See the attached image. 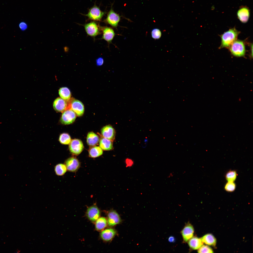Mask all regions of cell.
<instances>
[{"label": "cell", "mask_w": 253, "mask_h": 253, "mask_svg": "<svg viewBox=\"0 0 253 253\" xmlns=\"http://www.w3.org/2000/svg\"><path fill=\"white\" fill-rule=\"evenodd\" d=\"M240 32L232 28L225 32L221 36V44L220 48L229 47L236 40Z\"/></svg>", "instance_id": "cell-1"}, {"label": "cell", "mask_w": 253, "mask_h": 253, "mask_svg": "<svg viewBox=\"0 0 253 253\" xmlns=\"http://www.w3.org/2000/svg\"><path fill=\"white\" fill-rule=\"evenodd\" d=\"M230 50L234 56L242 57L245 56V47L244 42L240 40H236L229 47Z\"/></svg>", "instance_id": "cell-2"}, {"label": "cell", "mask_w": 253, "mask_h": 253, "mask_svg": "<svg viewBox=\"0 0 253 253\" xmlns=\"http://www.w3.org/2000/svg\"><path fill=\"white\" fill-rule=\"evenodd\" d=\"M69 109L72 110L78 116H81L84 112L83 104L79 100L72 98L68 101Z\"/></svg>", "instance_id": "cell-3"}, {"label": "cell", "mask_w": 253, "mask_h": 253, "mask_svg": "<svg viewBox=\"0 0 253 253\" xmlns=\"http://www.w3.org/2000/svg\"><path fill=\"white\" fill-rule=\"evenodd\" d=\"M106 219L108 225L110 227L120 224L122 222L119 214L116 211L113 209L110 210L108 212Z\"/></svg>", "instance_id": "cell-4"}, {"label": "cell", "mask_w": 253, "mask_h": 253, "mask_svg": "<svg viewBox=\"0 0 253 253\" xmlns=\"http://www.w3.org/2000/svg\"><path fill=\"white\" fill-rule=\"evenodd\" d=\"M69 144V150L73 155H78L81 153L84 149L82 142L78 139H75L71 140Z\"/></svg>", "instance_id": "cell-5"}, {"label": "cell", "mask_w": 253, "mask_h": 253, "mask_svg": "<svg viewBox=\"0 0 253 253\" xmlns=\"http://www.w3.org/2000/svg\"><path fill=\"white\" fill-rule=\"evenodd\" d=\"M60 119L61 123L64 125H68L72 123L75 120L76 114L71 109H68L63 112Z\"/></svg>", "instance_id": "cell-6"}, {"label": "cell", "mask_w": 253, "mask_h": 253, "mask_svg": "<svg viewBox=\"0 0 253 253\" xmlns=\"http://www.w3.org/2000/svg\"><path fill=\"white\" fill-rule=\"evenodd\" d=\"M120 19V16L115 13L112 8L108 14L106 21L112 26L116 28L118 26Z\"/></svg>", "instance_id": "cell-7"}, {"label": "cell", "mask_w": 253, "mask_h": 253, "mask_svg": "<svg viewBox=\"0 0 253 253\" xmlns=\"http://www.w3.org/2000/svg\"><path fill=\"white\" fill-rule=\"evenodd\" d=\"M100 212L99 209L95 205L89 207L87 209L86 216L88 219L92 222H94L99 217Z\"/></svg>", "instance_id": "cell-8"}, {"label": "cell", "mask_w": 253, "mask_h": 253, "mask_svg": "<svg viewBox=\"0 0 253 253\" xmlns=\"http://www.w3.org/2000/svg\"><path fill=\"white\" fill-rule=\"evenodd\" d=\"M65 163L67 170L71 172H76L81 166L80 163L78 160L73 157L68 158L66 160Z\"/></svg>", "instance_id": "cell-9"}, {"label": "cell", "mask_w": 253, "mask_h": 253, "mask_svg": "<svg viewBox=\"0 0 253 253\" xmlns=\"http://www.w3.org/2000/svg\"><path fill=\"white\" fill-rule=\"evenodd\" d=\"M104 14L98 7L94 6L89 10L88 13L85 15L89 18L95 21H100Z\"/></svg>", "instance_id": "cell-10"}, {"label": "cell", "mask_w": 253, "mask_h": 253, "mask_svg": "<svg viewBox=\"0 0 253 253\" xmlns=\"http://www.w3.org/2000/svg\"><path fill=\"white\" fill-rule=\"evenodd\" d=\"M53 107L55 110L57 112H63L69 109L68 101L58 97L56 99L53 103Z\"/></svg>", "instance_id": "cell-11"}, {"label": "cell", "mask_w": 253, "mask_h": 253, "mask_svg": "<svg viewBox=\"0 0 253 253\" xmlns=\"http://www.w3.org/2000/svg\"><path fill=\"white\" fill-rule=\"evenodd\" d=\"M101 134L103 137L112 141L115 139V132L112 126L108 125L103 127L101 130Z\"/></svg>", "instance_id": "cell-12"}, {"label": "cell", "mask_w": 253, "mask_h": 253, "mask_svg": "<svg viewBox=\"0 0 253 253\" xmlns=\"http://www.w3.org/2000/svg\"><path fill=\"white\" fill-rule=\"evenodd\" d=\"M194 231L193 226L189 223H187L181 232L184 242H186L193 237Z\"/></svg>", "instance_id": "cell-13"}, {"label": "cell", "mask_w": 253, "mask_h": 253, "mask_svg": "<svg viewBox=\"0 0 253 253\" xmlns=\"http://www.w3.org/2000/svg\"><path fill=\"white\" fill-rule=\"evenodd\" d=\"M117 232L114 229L109 228L102 231L100 234V237L103 241L108 242L112 240L116 235Z\"/></svg>", "instance_id": "cell-14"}, {"label": "cell", "mask_w": 253, "mask_h": 253, "mask_svg": "<svg viewBox=\"0 0 253 253\" xmlns=\"http://www.w3.org/2000/svg\"><path fill=\"white\" fill-rule=\"evenodd\" d=\"M84 27L87 33L89 36L94 37L100 33L99 29L97 24L93 22L85 25Z\"/></svg>", "instance_id": "cell-15"}, {"label": "cell", "mask_w": 253, "mask_h": 253, "mask_svg": "<svg viewBox=\"0 0 253 253\" xmlns=\"http://www.w3.org/2000/svg\"><path fill=\"white\" fill-rule=\"evenodd\" d=\"M237 14L238 19L241 22L243 23L246 22L249 17V10L246 6L242 7L238 10Z\"/></svg>", "instance_id": "cell-16"}, {"label": "cell", "mask_w": 253, "mask_h": 253, "mask_svg": "<svg viewBox=\"0 0 253 253\" xmlns=\"http://www.w3.org/2000/svg\"><path fill=\"white\" fill-rule=\"evenodd\" d=\"M102 30L103 32L102 39L109 43H111L115 35L113 30L110 27H106L102 28Z\"/></svg>", "instance_id": "cell-17"}, {"label": "cell", "mask_w": 253, "mask_h": 253, "mask_svg": "<svg viewBox=\"0 0 253 253\" xmlns=\"http://www.w3.org/2000/svg\"><path fill=\"white\" fill-rule=\"evenodd\" d=\"M188 241L190 247L193 250L198 249L203 246L204 243L201 238L195 236L193 237Z\"/></svg>", "instance_id": "cell-18"}, {"label": "cell", "mask_w": 253, "mask_h": 253, "mask_svg": "<svg viewBox=\"0 0 253 253\" xmlns=\"http://www.w3.org/2000/svg\"><path fill=\"white\" fill-rule=\"evenodd\" d=\"M86 141L89 145L93 146L98 143L100 139L99 136L97 134L93 132H90L88 134Z\"/></svg>", "instance_id": "cell-19"}, {"label": "cell", "mask_w": 253, "mask_h": 253, "mask_svg": "<svg viewBox=\"0 0 253 253\" xmlns=\"http://www.w3.org/2000/svg\"><path fill=\"white\" fill-rule=\"evenodd\" d=\"M99 145L102 149L104 150H110L113 148L112 141L104 137L100 139Z\"/></svg>", "instance_id": "cell-20"}, {"label": "cell", "mask_w": 253, "mask_h": 253, "mask_svg": "<svg viewBox=\"0 0 253 253\" xmlns=\"http://www.w3.org/2000/svg\"><path fill=\"white\" fill-rule=\"evenodd\" d=\"M108 225L107 219L104 217H99L95 221V227L98 231H102Z\"/></svg>", "instance_id": "cell-21"}, {"label": "cell", "mask_w": 253, "mask_h": 253, "mask_svg": "<svg viewBox=\"0 0 253 253\" xmlns=\"http://www.w3.org/2000/svg\"><path fill=\"white\" fill-rule=\"evenodd\" d=\"M201 239L202 242L205 244L215 246L216 244V240L214 236L211 234L205 235Z\"/></svg>", "instance_id": "cell-22"}, {"label": "cell", "mask_w": 253, "mask_h": 253, "mask_svg": "<svg viewBox=\"0 0 253 253\" xmlns=\"http://www.w3.org/2000/svg\"><path fill=\"white\" fill-rule=\"evenodd\" d=\"M103 153L102 149L99 146H93L90 148L89 151V157L95 158L102 155Z\"/></svg>", "instance_id": "cell-23"}, {"label": "cell", "mask_w": 253, "mask_h": 253, "mask_svg": "<svg viewBox=\"0 0 253 253\" xmlns=\"http://www.w3.org/2000/svg\"><path fill=\"white\" fill-rule=\"evenodd\" d=\"M59 94L62 98L68 101L71 98V93L69 89L67 87L61 88L59 90Z\"/></svg>", "instance_id": "cell-24"}, {"label": "cell", "mask_w": 253, "mask_h": 253, "mask_svg": "<svg viewBox=\"0 0 253 253\" xmlns=\"http://www.w3.org/2000/svg\"><path fill=\"white\" fill-rule=\"evenodd\" d=\"M67 170L65 165L63 164H57L54 168L56 174L59 176H62L64 174Z\"/></svg>", "instance_id": "cell-25"}, {"label": "cell", "mask_w": 253, "mask_h": 253, "mask_svg": "<svg viewBox=\"0 0 253 253\" xmlns=\"http://www.w3.org/2000/svg\"><path fill=\"white\" fill-rule=\"evenodd\" d=\"M71 141V137L68 134L63 133L61 134L60 136L59 141L63 144H69Z\"/></svg>", "instance_id": "cell-26"}, {"label": "cell", "mask_w": 253, "mask_h": 253, "mask_svg": "<svg viewBox=\"0 0 253 253\" xmlns=\"http://www.w3.org/2000/svg\"><path fill=\"white\" fill-rule=\"evenodd\" d=\"M237 176V174L235 171L231 170L227 173L225 177L228 182H234L236 180Z\"/></svg>", "instance_id": "cell-27"}, {"label": "cell", "mask_w": 253, "mask_h": 253, "mask_svg": "<svg viewBox=\"0 0 253 253\" xmlns=\"http://www.w3.org/2000/svg\"><path fill=\"white\" fill-rule=\"evenodd\" d=\"M236 187L235 184L232 182H228L225 185L224 188L228 192H232L235 190Z\"/></svg>", "instance_id": "cell-28"}, {"label": "cell", "mask_w": 253, "mask_h": 253, "mask_svg": "<svg viewBox=\"0 0 253 253\" xmlns=\"http://www.w3.org/2000/svg\"><path fill=\"white\" fill-rule=\"evenodd\" d=\"M151 35L152 38L155 39H159L161 37V33L160 30L157 28L153 29L151 31Z\"/></svg>", "instance_id": "cell-29"}, {"label": "cell", "mask_w": 253, "mask_h": 253, "mask_svg": "<svg viewBox=\"0 0 253 253\" xmlns=\"http://www.w3.org/2000/svg\"><path fill=\"white\" fill-rule=\"evenodd\" d=\"M198 253H211L213 252L212 249L207 245H203L199 248L197 251Z\"/></svg>", "instance_id": "cell-30"}, {"label": "cell", "mask_w": 253, "mask_h": 253, "mask_svg": "<svg viewBox=\"0 0 253 253\" xmlns=\"http://www.w3.org/2000/svg\"><path fill=\"white\" fill-rule=\"evenodd\" d=\"M125 163L126 167L128 168L132 167L134 164L133 161L131 159L128 158L125 160Z\"/></svg>", "instance_id": "cell-31"}, {"label": "cell", "mask_w": 253, "mask_h": 253, "mask_svg": "<svg viewBox=\"0 0 253 253\" xmlns=\"http://www.w3.org/2000/svg\"><path fill=\"white\" fill-rule=\"evenodd\" d=\"M19 26L20 30L22 31L26 30L28 28L27 24L24 22H21L19 24Z\"/></svg>", "instance_id": "cell-32"}, {"label": "cell", "mask_w": 253, "mask_h": 253, "mask_svg": "<svg viewBox=\"0 0 253 253\" xmlns=\"http://www.w3.org/2000/svg\"><path fill=\"white\" fill-rule=\"evenodd\" d=\"M104 62L103 59L101 57L98 58L96 60V64L98 66L102 65L103 63Z\"/></svg>", "instance_id": "cell-33"}, {"label": "cell", "mask_w": 253, "mask_h": 253, "mask_svg": "<svg viewBox=\"0 0 253 253\" xmlns=\"http://www.w3.org/2000/svg\"><path fill=\"white\" fill-rule=\"evenodd\" d=\"M168 241L169 242H174L175 241L174 237L173 236H171L168 238Z\"/></svg>", "instance_id": "cell-34"}]
</instances>
